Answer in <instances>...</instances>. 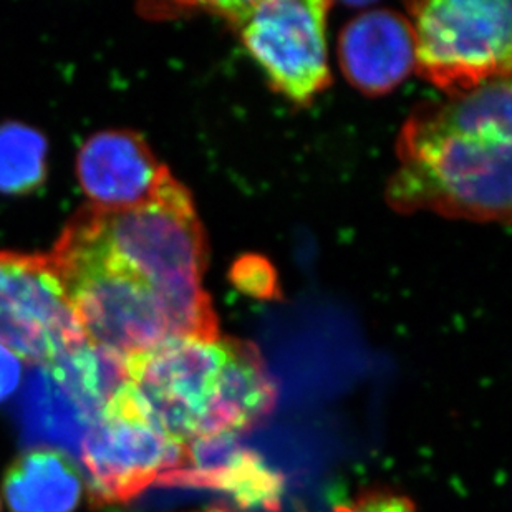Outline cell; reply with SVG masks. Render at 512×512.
I'll use <instances>...</instances> for the list:
<instances>
[{"mask_svg": "<svg viewBox=\"0 0 512 512\" xmlns=\"http://www.w3.org/2000/svg\"><path fill=\"white\" fill-rule=\"evenodd\" d=\"M416 67L453 95L511 77L512 5L503 0H430L408 4Z\"/></svg>", "mask_w": 512, "mask_h": 512, "instance_id": "5", "label": "cell"}, {"mask_svg": "<svg viewBox=\"0 0 512 512\" xmlns=\"http://www.w3.org/2000/svg\"><path fill=\"white\" fill-rule=\"evenodd\" d=\"M158 486H191L231 494L247 508L277 511L282 478L262 459L239 445L236 435H219L184 446L181 468L158 481Z\"/></svg>", "mask_w": 512, "mask_h": 512, "instance_id": "10", "label": "cell"}, {"mask_svg": "<svg viewBox=\"0 0 512 512\" xmlns=\"http://www.w3.org/2000/svg\"><path fill=\"white\" fill-rule=\"evenodd\" d=\"M334 512H418L410 498L403 494L372 489L362 493L353 503L340 504Z\"/></svg>", "mask_w": 512, "mask_h": 512, "instance_id": "17", "label": "cell"}, {"mask_svg": "<svg viewBox=\"0 0 512 512\" xmlns=\"http://www.w3.org/2000/svg\"><path fill=\"white\" fill-rule=\"evenodd\" d=\"M88 343L120 357L176 339L160 297L113 254L88 208L50 254Z\"/></svg>", "mask_w": 512, "mask_h": 512, "instance_id": "3", "label": "cell"}, {"mask_svg": "<svg viewBox=\"0 0 512 512\" xmlns=\"http://www.w3.org/2000/svg\"><path fill=\"white\" fill-rule=\"evenodd\" d=\"M80 459L95 506L125 504L181 468L184 446L163 435L131 400L118 393L93 421Z\"/></svg>", "mask_w": 512, "mask_h": 512, "instance_id": "7", "label": "cell"}, {"mask_svg": "<svg viewBox=\"0 0 512 512\" xmlns=\"http://www.w3.org/2000/svg\"><path fill=\"white\" fill-rule=\"evenodd\" d=\"M397 151L400 168L388 184L387 199L400 213L509 221L511 143L446 135L408 120Z\"/></svg>", "mask_w": 512, "mask_h": 512, "instance_id": "4", "label": "cell"}, {"mask_svg": "<svg viewBox=\"0 0 512 512\" xmlns=\"http://www.w3.org/2000/svg\"><path fill=\"white\" fill-rule=\"evenodd\" d=\"M325 0H261L209 5L234 27L272 88L309 105L330 83Z\"/></svg>", "mask_w": 512, "mask_h": 512, "instance_id": "6", "label": "cell"}, {"mask_svg": "<svg viewBox=\"0 0 512 512\" xmlns=\"http://www.w3.org/2000/svg\"><path fill=\"white\" fill-rule=\"evenodd\" d=\"M85 342L50 256L0 252V345L47 365Z\"/></svg>", "mask_w": 512, "mask_h": 512, "instance_id": "8", "label": "cell"}, {"mask_svg": "<svg viewBox=\"0 0 512 512\" xmlns=\"http://www.w3.org/2000/svg\"><path fill=\"white\" fill-rule=\"evenodd\" d=\"M82 491V478L62 451H29L5 473V499L12 512H73Z\"/></svg>", "mask_w": 512, "mask_h": 512, "instance_id": "13", "label": "cell"}, {"mask_svg": "<svg viewBox=\"0 0 512 512\" xmlns=\"http://www.w3.org/2000/svg\"><path fill=\"white\" fill-rule=\"evenodd\" d=\"M77 176L92 208L123 211L160 196L173 181L150 146L133 131H100L77 156Z\"/></svg>", "mask_w": 512, "mask_h": 512, "instance_id": "9", "label": "cell"}, {"mask_svg": "<svg viewBox=\"0 0 512 512\" xmlns=\"http://www.w3.org/2000/svg\"><path fill=\"white\" fill-rule=\"evenodd\" d=\"M340 67L365 95H385L416 67L410 20L392 10H370L350 20L340 34Z\"/></svg>", "mask_w": 512, "mask_h": 512, "instance_id": "11", "label": "cell"}, {"mask_svg": "<svg viewBox=\"0 0 512 512\" xmlns=\"http://www.w3.org/2000/svg\"><path fill=\"white\" fill-rule=\"evenodd\" d=\"M45 367L92 421L126 387L125 357L88 342L68 350Z\"/></svg>", "mask_w": 512, "mask_h": 512, "instance_id": "15", "label": "cell"}, {"mask_svg": "<svg viewBox=\"0 0 512 512\" xmlns=\"http://www.w3.org/2000/svg\"><path fill=\"white\" fill-rule=\"evenodd\" d=\"M408 120L446 135L511 143V77L494 78L448 102L421 105Z\"/></svg>", "mask_w": 512, "mask_h": 512, "instance_id": "12", "label": "cell"}, {"mask_svg": "<svg viewBox=\"0 0 512 512\" xmlns=\"http://www.w3.org/2000/svg\"><path fill=\"white\" fill-rule=\"evenodd\" d=\"M125 365L131 400L181 446L249 430L276 405L269 368L244 340H166L126 357Z\"/></svg>", "mask_w": 512, "mask_h": 512, "instance_id": "1", "label": "cell"}, {"mask_svg": "<svg viewBox=\"0 0 512 512\" xmlns=\"http://www.w3.org/2000/svg\"><path fill=\"white\" fill-rule=\"evenodd\" d=\"M49 145L40 131L9 121L0 125V193H34L47 179Z\"/></svg>", "mask_w": 512, "mask_h": 512, "instance_id": "16", "label": "cell"}, {"mask_svg": "<svg viewBox=\"0 0 512 512\" xmlns=\"http://www.w3.org/2000/svg\"><path fill=\"white\" fill-rule=\"evenodd\" d=\"M203 512H232V511H228V509L214 508V509H208V511H203Z\"/></svg>", "mask_w": 512, "mask_h": 512, "instance_id": "19", "label": "cell"}, {"mask_svg": "<svg viewBox=\"0 0 512 512\" xmlns=\"http://www.w3.org/2000/svg\"><path fill=\"white\" fill-rule=\"evenodd\" d=\"M22 363L14 353L0 345V401L7 400L19 387Z\"/></svg>", "mask_w": 512, "mask_h": 512, "instance_id": "18", "label": "cell"}, {"mask_svg": "<svg viewBox=\"0 0 512 512\" xmlns=\"http://www.w3.org/2000/svg\"><path fill=\"white\" fill-rule=\"evenodd\" d=\"M88 211L113 254L158 294L176 339H218V317L201 287L206 236L183 184L173 179L138 208Z\"/></svg>", "mask_w": 512, "mask_h": 512, "instance_id": "2", "label": "cell"}, {"mask_svg": "<svg viewBox=\"0 0 512 512\" xmlns=\"http://www.w3.org/2000/svg\"><path fill=\"white\" fill-rule=\"evenodd\" d=\"M22 436L30 445H52L80 455L93 421L70 398L45 365H35L19 403Z\"/></svg>", "mask_w": 512, "mask_h": 512, "instance_id": "14", "label": "cell"}]
</instances>
